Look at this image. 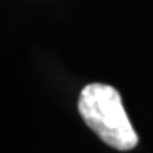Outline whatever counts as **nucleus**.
<instances>
[{
    "instance_id": "nucleus-1",
    "label": "nucleus",
    "mask_w": 153,
    "mask_h": 153,
    "mask_svg": "<svg viewBox=\"0 0 153 153\" xmlns=\"http://www.w3.org/2000/svg\"><path fill=\"white\" fill-rule=\"evenodd\" d=\"M78 111L103 142L117 150H131L137 134L123 109L120 94L109 85L91 83L80 94Z\"/></svg>"
}]
</instances>
